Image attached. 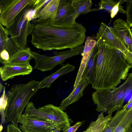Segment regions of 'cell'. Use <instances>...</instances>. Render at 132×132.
Returning a JSON list of instances; mask_svg holds the SVG:
<instances>
[{"instance_id": "cell-30", "label": "cell", "mask_w": 132, "mask_h": 132, "mask_svg": "<svg viewBox=\"0 0 132 132\" xmlns=\"http://www.w3.org/2000/svg\"><path fill=\"white\" fill-rule=\"evenodd\" d=\"M84 121H79L73 125L70 126L62 132H75L84 122Z\"/></svg>"}, {"instance_id": "cell-22", "label": "cell", "mask_w": 132, "mask_h": 132, "mask_svg": "<svg viewBox=\"0 0 132 132\" xmlns=\"http://www.w3.org/2000/svg\"><path fill=\"white\" fill-rule=\"evenodd\" d=\"M126 112L121 108L117 110L114 116L112 117L108 125L102 132H113Z\"/></svg>"}, {"instance_id": "cell-33", "label": "cell", "mask_w": 132, "mask_h": 132, "mask_svg": "<svg viewBox=\"0 0 132 132\" xmlns=\"http://www.w3.org/2000/svg\"><path fill=\"white\" fill-rule=\"evenodd\" d=\"M0 85V93H1L2 91V90L3 89V86L2 85V84L1 83Z\"/></svg>"}, {"instance_id": "cell-24", "label": "cell", "mask_w": 132, "mask_h": 132, "mask_svg": "<svg viewBox=\"0 0 132 132\" xmlns=\"http://www.w3.org/2000/svg\"><path fill=\"white\" fill-rule=\"evenodd\" d=\"M120 0L114 1L113 0H102L98 3L99 7L98 10H105L110 13L116 7Z\"/></svg>"}, {"instance_id": "cell-31", "label": "cell", "mask_w": 132, "mask_h": 132, "mask_svg": "<svg viewBox=\"0 0 132 132\" xmlns=\"http://www.w3.org/2000/svg\"><path fill=\"white\" fill-rule=\"evenodd\" d=\"M6 132H22L18 127H16L12 124L9 125L7 126Z\"/></svg>"}, {"instance_id": "cell-5", "label": "cell", "mask_w": 132, "mask_h": 132, "mask_svg": "<svg viewBox=\"0 0 132 132\" xmlns=\"http://www.w3.org/2000/svg\"><path fill=\"white\" fill-rule=\"evenodd\" d=\"M35 2L22 10L15 18L13 24L7 29L10 38L19 49L28 47L27 38L31 34L34 28V24L30 21L33 20Z\"/></svg>"}, {"instance_id": "cell-23", "label": "cell", "mask_w": 132, "mask_h": 132, "mask_svg": "<svg viewBox=\"0 0 132 132\" xmlns=\"http://www.w3.org/2000/svg\"><path fill=\"white\" fill-rule=\"evenodd\" d=\"M132 125V107L126 112L113 132H124Z\"/></svg>"}, {"instance_id": "cell-10", "label": "cell", "mask_w": 132, "mask_h": 132, "mask_svg": "<svg viewBox=\"0 0 132 132\" xmlns=\"http://www.w3.org/2000/svg\"><path fill=\"white\" fill-rule=\"evenodd\" d=\"M19 123L21 124L19 128L22 132H52L56 128L51 122L24 113Z\"/></svg>"}, {"instance_id": "cell-21", "label": "cell", "mask_w": 132, "mask_h": 132, "mask_svg": "<svg viewBox=\"0 0 132 132\" xmlns=\"http://www.w3.org/2000/svg\"><path fill=\"white\" fill-rule=\"evenodd\" d=\"M92 1L91 0H72V6L78 16L98 11L96 8L92 9Z\"/></svg>"}, {"instance_id": "cell-25", "label": "cell", "mask_w": 132, "mask_h": 132, "mask_svg": "<svg viewBox=\"0 0 132 132\" xmlns=\"http://www.w3.org/2000/svg\"><path fill=\"white\" fill-rule=\"evenodd\" d=\"M51 0H36L33 5L34 15V20L38 19L39 13Z\"/></svg>"}, {"instance_id": "cell-4", "label": "cell", "mask_w": 132, "mask_h": 132, "mask_svg": "<svg viewBox=\"0 0 132 132\" xmlns=\"http://www.w3.org/2000/svg\"><path fill=\"white\" fill-rule=\"evenodd\" d=\"M132 90V73L119 86L110 90H97L92 95L98 112L112 114L121 108L127 96Z\"/></svg>"}, {"instance_id": "cell-32", "label": "cell", "mask_w": 132, "mask_h": 132, "mask_svg": "<svg viewBox=\"0 0 132 132\" xmlns=\"http://www.w3.org/2000/svg\"><path fill=\"white\" fill-rule=\"evenodd\" d=\"M52 132H61V131L57 128H55L52 131Z\"/></svg>"}, {"instance_id": "cell-14", "label": "cell", "mask_w": 132, "mask_h": 132, "mask_svg": "<svg viewBox=\"0 0 132 132\" xmlns=\"http://www.w3.org/2000/svg\"><path fill=\"white\" fill-rule=\"evenodd\" d=\"M89 84L87 79L83 77L80 82L71 93L61 102L59 107L62 110H66L70 105L78 101L83 95V91Z\"/></svg>"}, {"instance_id": "cell-8", "label": "cell", "mask_w": 132, "mask_h": 132, "mask_svg": "<svg viewBox=\"0 0 132 132\" xmlns=\"http://www.w3.org/2000/svg\"><path fill=\"white\" fill-rule=\"evenodd\" d=\"M95 38L97 47L106 44L116 49L119 51L123 58L132 68V53L128 50L121 40L116 35L113 27H109L102 22Z\"/></svg>"}, {"instance_id": "cell-15", "label": "cell", "mask_w": 132, "mask_h": 132, "mask_svg": "<svg viewBox=\"0 0 132 132\" xmlns=\"http://www.w3.org/2000/svg\"><path fill=\"white\" fill-rule=\"evenodd\" d=\"M75 68V66L69 63L63 65L55 72L45 77L40 81L39 89L49 88L57 78L64 75L73 71Z\"/></svg>"}, {"instance_id": "cell-36", "label": "cell", "mask_w": 132, "mask_h": 132, "mask_svg": "<svg viewBox=\"0 0 132 132\" xmlns=\"http://www.w3.org/2000/svg\"><path fill=\"white\" fill-rule=\"evenodd\" d=\"M124 132H127V130L125 131Z\"/></svg>"}, {"instance_id": "cell-16", "label": "cell", "mask_w": 132, "mask_h": 132, "mask_svg": "<svg viewBox=\"0 0 132 132\" xmlns=\"http://www.w3.org/2000/svg\"><path fill=\"white\" fill-rule=\"evenodd\" d=\"M31 51L29 47L19 50L10 57V60L5 65L22 64H30L33 59Z\"/></svg>"}, {"instance_id": "cell-17", "label": "cell", "mask_w": 132, "mask_h": 132, "mask_svg": "<svg viewBox=\"0 0 132 132\" xmlns=\"http://www.w3.org/2000/svg\"><path fill=\"white\" fill-rule=\"evenodd\" d=\"M0 51L5 50L9 53L10 57L19 49L10 37L7 29L0 24Z\"/></svg>"}, {"instance_id": "cell-13", "label": "cell", "mask_w": 132, "mask_h": 132, "mask_svg": "<svg viewBox=\"0 0 132 132\" xmlns=\"http://www.w3.org/2000/svg\"><path fill=\"white\" fill-rule=\"evenodd\" d=\"M32 70L30 64L5 65L0 67L1 77L3 81H5L12 79L15 76L29 75Z\"/></svg>"}, {"instance_id": "cell-11", "label": "cell", "mask_w": 132, "mask_h": 132, "mask_svg": "<svg viewBox=\"0 0 132 132\" xmlns=\"http://www.w3.org/2000/svg\"><path fill=\"white\" fill-rule=\"evenodd\" d=\"M72 0H60L56 17L51 22L59 26H69L76 23L78 17L72 6Z\"/></svg>"}, {"instance_id": "cell-12", "label": "cell", "mask_w": 132, "mask_h": 132, "mask_svg": "<svg viewBox=\"0 0 132 132\" xmlns=\"http://www.w3.org/2000/svg\"><path fill=\"white\" fill-rule=\"evenodd\" d=\"M113 28L116 35L132 53V33L128 23L122 19H117L114 21Z\"/></svg>"}, {"instance_id": "cell-26", "label": "cell", "mask_w": 132, "mask_h": 132, "mask_svg": "<svg viewBox=\"0 0 132 132\" xmlns=\"http://www.w3.org/2000/svg\"><path fill=\"white\" fill-rule=\"evenodd\" d=\"M96 41L92 36L87 37L85 42L83 53L81 54H90L93 48L96 45Z\"/></svg>"}, {"instance_id": "cell-29", "label": "cell", "mask_w": 132, "mask_h": 132, "mask_svg": "<svg viewBox=\"0 0 132 132\" xmlns=\"http://www.w3.org/2000/svg\"><path fill=\"white\" fill-rule=\"evenodd\" d=\"M10 56L8 52L4 50L0 52V62L3 65L10 60Z\"/></svg>"}, {"instance_id": "cell-7", "label": "cell", "mask_w": 132, "mask_h": 132, "mask_svg": "<svg viewBox=\"0 0 132 132\" xmlns=\"http://www.w3.org/2000/svg\"><path fill=\"white\" fill-rule=\"evenodd\" d=\"M84 46L82 45L66 51L55 52L53 56H47L38 53L35 55L34 60L36 69L43 72L52 70L56 66L61 64L67 59L81 54Z\"/></svg>"}, {"instance_id": "cell-3", "label": "cell", "mask_w": 132, "mask_h": 132, "mask_svg": "<svg viewBox=\"0 0 132 132\" xmlns=\"http://www.w3.org/2000/svg\"><path fill=\"white\" fill-rule=\"evenodd\" d=\"M40 81L32 80L12 85L8 91L4 112L5 122L18 127L20 118L30 100L39 89Z\"/></svg>"}, {"instance_id": "cell-35", "label": "cell", "mask_w": 132, "mask_h": 132, "mask_svg": "<svg viewBox=\"0 0 132 132\" xmlns=\"http://www.w3.org/2000/svg\"><path fill=\"white\" fill-rule=\"evenodd\" d=\"M127 132H131L130 131H128Z\"/></svg>"}, {"instance_id": "cell-19", "label": "cell", "mask_w": 132, "mask_h": 132, "mask_svg": "<svg viewBox=\"0 0 132 132\" xmlns=\"http://www.w3.org/2000/svg\"><path fill=\"white\" fill-rule=\"evenodd\" d=\"M59 2L60 0H51L40 12L38 19L50 22L54 21L56 16Z\"/></svg>"}, {"instance_id": "cell-18", "label": "cell", "mask_w": 132, "mask_h": 132, "mask_svg": "<svg viewBox=\"0 0 132 132\" xmlns=\"http://www.w3.org/2000/svg\"><path fill=\"white\" fill-rule=\"evenodd\" d=\"M98 51V48L96 45L90 54L83 74V77L86 78L89 84L91 85L93 83L95 75Z\"/></svg>"}, {"instance_id": "cell-6", "label": "cell", "mask_w": 132, "mask_h": 132, "mask_svg": "<svg viewBox=\"0 0 132 132\" xmlns=\"http://www.w3.org/2000/svg\"><path fill=\"white\" fill-rule=\"evenodd\" d=\"M23 113L51 122L54 124L56 128L61 131L69 127L72 122L66 113L59 107L52 104L37 109L32 102H29Z\"/></svg>"}, {"instance_id": "cell-28", "label": "cell", "mask_w": 132, "mask_h": 132, "mask_svg": "<svg viewBox=\"0 0 132 132\" xmlns=\"http://www.w3.org/2000/svg\"><path fill=\"white\" fill-rule=\"evenodd\" d=\"M5 88H4L3 93L1 97V112L2 115V123L5 122L4 112L7 102V96L5 94Z\"/></svg>"}, {"instance_id": "cell-1", "label": "cell", "mask_w": 132, "mask_h": 132, "mask_svg": "<svg viewBox=\"0 0 132 132\" xmlns=\"http://www.w3.org/2000/svg\"><path fill=\"white\" fill-rule=\"evenodd\" d=\"M34 28L30 42L44 51L72 49L82 45L86 38V29L76 22L69 26H59L46 20L31 21Z\"/></svg>"}, {"instance_id": "cell-20", "label": "cell", "mask_w": 132, "mask_h": 132, "mask_svg": "<svg viewBox=\"0 0 132 132\" xmlns=\"http://www.w3.org/2000/svg\"><path fill=\"white\" fill-rule=\"evenodd\" d=\"M103 113L101 112L97 119L91 122L87 129L83 132H102L112 118V114L104 117Z\"/></svg>"}, {"instance_id": "cell-34", "label": "cell", "mask_w": 132, "mask_h": 132, "mask_svg": "<svg viewBox=\"0 0 132 132\" xmlns=\"http://www.w3.org/2000/svg\"><path fill=\"white\" fill-rule=\"evenodd\" d=\"M131 132H132V127H131Z\"/></svg>"}, {"instance_id": "cell-9", "label": "cell", "mask_w": 132, "mask_h": 132, "mask_svg": "<svg viewBox=\"0 0 132 132\" xmlns=\"http://www.w3.org/2000/svg\"><path fill=\"white\" fill-rule=\"evenodd\" d=\"M35 0H0V23L6 29L9 28L22 10Z\"/></svg>"}, {"instance_id": "cell-2", "label": "cell", "mask_w": 132, "mask_h": 132, "mask_svg": "<svg viewBox=\"0 0 132 132\" xmlns=\"http://www.w3.org/2000/svg\"><path fill=\"white\" fill-rule=\"evenodd\" d=\"M98 51L92 87L97 90L114 89L128 75L131 67L116 49L106 44Z\"/></svg>"}, {"instance_id": "cell-27", "label": "cell", "mask_w": 132, "mask_h": 132, "mask_svg": "<svg viewBox=\"0 0 132 132\" xmlns=\"http://www.w3.org/2000/svg\"><path fill=\"white\" fill-rule=\"evenodd\" d=\"M126 4V13L127 22L132 28V0H124Z\"/></svg>"}]
</instances>
